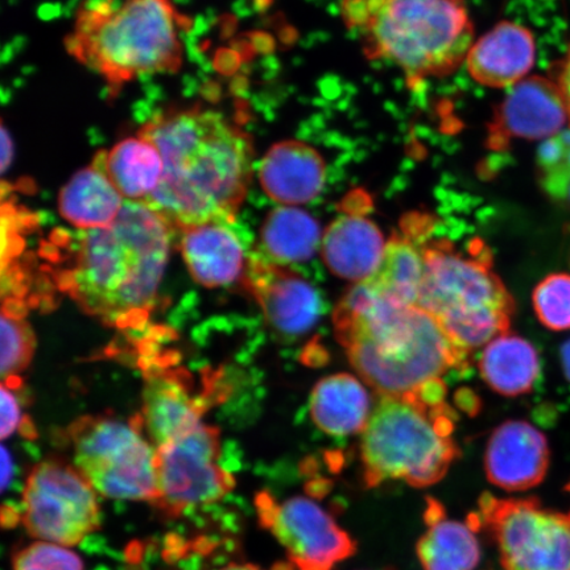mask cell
<instances>
[{"instance_id": "1", "label": "cell", "mask_w": 570, "mask_h": 570, "mask_svg": "<svg viewBox=\"0 0 570 570\" xmlns=\"http://www.w3.org/2000/svg\"><path fill=\"white\" fill-rule=\"evenodd\" d=\"M138 135L158 147L164 174L145 203L175 232L230 220L253 176L252 137L223 114L203 107L161 112Z\"/></svg>"}, {"instance_id": "2", "label": "cell", "mask_w": 570, "mask_h": 570, "mask_svg": "<svg viewBox=\"0 0 570 570\" xmlns=\"http://www.w3.org/2000/svg\"><path fill=\"white\" fill-rule=\"evenodd\" d=\"M174 233L145 203L126 202L111 226L81 230L60 240L66 256H46L56 287L85 313L119 330L139 327L154 308Z\"/></svg>"}, {"instance_id": "3", "label": "cell", "mask_w": 570, "mask_h": 570, "mask_svg": "<svg viewBox=\"0 0 570 570\" xmlns=\"http://www.w3.org/2000/svg\"><path fill=\"white\" fill-rule=\"evenodd\" d=\"M334 327L348 361L381 396H404L468 367L443 326L417 305L399 304L372 285L356 284L334 311Z\"/></svg>"}, {"instance_id": "4", "label": "cell", "mask_w": 570, "mask_h": 570, "mask_svg": "<svg viewBox=\"0 0 570 570\" xmlns=\"http://www.w3.org/2000/svg\"><path fill=\"white\" fill-rule=\"evenodd\" d=\"M341 17L368 59L411 82L454 73L474 45L465 0H342Z\"/></svg>"}, {"instance_id": "5", "label": "cell", "mask_w": 570, "mask_h": 570, "mask_svg": "<svg viewBox=\"0 0 570 570\" xmlns=\"http://www.w3.org/2000/svg\"><path fill=\"white\" fill-rule=\"evenodd\" d=\"M189 23L173 0H124L117 6L87 0L66 46L117 92L141 76L176 73L184 60L181 31Z\"/></svg>"}, {"instance_id": "6", "label": "cell", "mask_w": 570, "mask_h": 570, "mask_svg": "<svg viewBox=\"0 0 570 570\" xmlns=\"http://www.w3.org/2000/svg\"><path fill=\"white\" fill-rule=\"evenodd\" d=\"M425 274L417 306L436 318L448 336L470 353L508 333L514 298L493 271L483 244L459 252L446 240L424 245Z\"/></svg>"}, {"instance_id": "7", "label": "cell", "mask_w": 570, "mask_h": 570, "mask_svg": "<svg viewBox=\"0 0 570 570\" xmlns=\"http://www.w3.org/2000/svg\"><path fill=\"white\" fill-rule=\"evenodd\" d=\"M453 411L431 407L413 395L382 396L361 439L363 482L428 488L444 479L460 451L452 439Z\"/></svg>"}, {"instance_id": "8", "label": "cell", "mask_w": 570, "mask_h": 570, "mask_svg": "<svg viewBox=\"0 0 570 570\" xmlns=\"http://www.w3.org/2000/svg\"><path fill=\"white\" fill-rule=\"evenodd\" d=\"M141 425L140 416L130 423L87 416L70 425L75 466L98 495L153 505L158 499L156 452L142 438Z\"/></svg>"}, {"instance_id": "9", "label": "cell", "mask_w": 570, "mask_h": 570, "mask_svg": "<svg viewBox=\"0 0 570 570\" xmlns=\"http://www.w3.org/2000/svg\"><path fill=\"white\" fill-rule=\"evenodd\" d=\"M469 524L493 534L503 570H570V511L484 494Z\"/></svg>"}, {"instance_id": "10", "label": "cell", "mask_w": 570, "mask_h": 570, "mask_svg": "<svg viewBox=\"0 0 570 570\" xmlns=\"http://www.w3.org/2000/svg\"><path fill=\"white\" fill-rule=\"evenodd\" d=\"M21 522L35 539L76 547L101 527L98 493L76 466L46 460L28 475Z\"/></svg>"}, {"instance_id": "11", "label": "cell", "mask_w": 570, "mask_h": 570, "mask_svg": "<svg viewBox=\"0 0 570 570\" xmlns=\"http://www.w3.org/2000/svg\"><path fill=\"white\" fill-rule=\"evenodd\" d=\"M219 431L205 424L156 449L155 508L169 518H178L230 494L234 476L219 465Z\"/></svg>"}, {"instance_id": "12", "label": "cell", "mask_w": 570, "mask_h": 570, "mask_svg": "<svg viewBox=\"0 0 570 570\" xmlns=\"http://www.w3.org/2000/svg\"><path fill=\"white\" fill-rule=\"evenodd\" d=\"M259 520L274 534L297 570H334L356 553V541L330 512L306 497L277 502L256 498Z\"/></svg>"}, {"instance_id": "13", "label": "cell", "mask_w": 570, "mask_h": 570, "mask_svg": "<svg viewBox=\"0 0 570 570\" xmlns=\"http://www.w3.org/2000/svg\"><path fill=\"white\" fill-rule=\"evenodd\" d=\"M246 288L262 306L271 327L283 337L296 338L311 332L323 316L318 291L304 277L255 254L248 259Z\"/></svg>"}, {"instance_id": "14", "label": "cell", "mask_w": 570, "mask_h": 570, "mask_svg": "<svg viewBox=\"0 0 570 570\" xmlns=\"http://www.w3.org/2000/svg\"><path fill=\"white\" fill-rule=\"evenodd\" d=\"M146 387L142 392L141 423L156 446L169 443L197 425L210 404L191 389L185 370L169 367V362L142 356Z\"/></svg>"}, {"instance_id": "15", "label": "cell", "mask_w": 570, "mask_h": 570, "mask_svg": "<svg viewBox=\"0 0 570 570\" xmlns=\"http://www.w3.org/2000/svg\"><path fill=\"white\" fill-rule=\"evenodd\" d=\"M568 111L558 83L527 77L509 89L489 128V145L505 148L512 140L551 139L566 126Z\"/></svg>"}, {"instance_id": "16", "label": "cell", "mask_w": 570, "mask_h": 570, "mask_svg": "<svg viewBox=\"0 0 570 570\" xmlns=\"http://www.w3.org/2000/svg\"><path fill=\"white\" fill-rule=\"evenodd\" d=\"M550 462V444L544 433L522 420L499 425L484 454L489 482L510 493L539 487Z\"/></svg>"}, {"instance_id": "17", "label": "cell", "mask_w": 570, "mask_h": 570, "mask_svg": "<svg viewBox=\"0 0 570 570\" xmlns=\"http://www.w3.org/2000/svg\"><path fill=\"white\" fill-rule=\"evenodd\" d=\"M534 56L537 45L531 31L502 21L474 41L465 63L470 77L482 87L510 89L530 73Z\"/></svg>"}, {"instance_id": "18", "label": "cell", "mask_w": 570, "mask_h": 570, "mask_svg": "<svg viewBox=\"0 0 570 570\" xmlns=\"http://www.w3.org/2000/svg\"><path fill=\"white\" fill-rule=\"evenodd\" d=\"M386 245L380 227L365 212L347 209L327 227L321 253L334 275L361 283L376 274Z\"/></svg>"}, {"instance_id": "19", "label": "cell", "mask_w": 570, "mask_h": 570, "mask_svg": "<svg viewBox=\"0 0 570 570\" xmlns=\"http://www.w3.org/2000/svg\"><path fill=\"white\" fill-rule=\"evenodd\" d=\"M259 178L266 195L284 206L313 202L326 183V164L303 141L277 142L263 158Z\"/></svg>"}, {"instance_id": "20", "label": "cell", "mask_w": 570, "mask_h": 570, "mask_svg": "<svg viewBox=\"0 0 570 570\" xmlns=\"http://www.w3.org/2000/svg\"><path fill=\"white\" fill-rule=\"evenodd\" d=\"M230 220H214L183 232L181 253L194 279L205 287H226L246 275L245 245Z\"/></svg>"}, {"instance_id": "21", "label": "cell", "mask_w": 570, "mask_h": 570, "mask_svg": "<svg viewBox=\"0 0 570 570\" xmlns=\"http://www.w3.org/2000/svg\"><path fill=\"white\" fill-rule=\"evenodd\" d=\"M428 225L423 217H411L402 232L387 242L380 268L366 281L382 296L399 304L417 305L425 274L424 245L419 242L423 240Z\"/></svg>"}, {"instance_id": "22", "label": "cell", "mask_w": 570, "mask_h": 570, "mask_svg": "<svg viewBox=\"0 0 570 570\" xmlns=\"http://www.w3.org/2000/svg\"><path fill=\"white\" fill-rule=\"evenodd\" d=\"M124 199L101 164L95 159L62 188L59 209L62 218L78 229H102L118 218L126 203Z\"/></svg>"}, {"instance_id": "23", "label": "cell", "mask_w": 570, "mask_h": 570, "mask_svg": "<svg viewBox=\"0 0 570 570\" xmlns=\"http://www.w3.org/2000/svg\"><path fill=\"white\" fill-rule=\"evenodd\" d=\"M372 413L367 390L351 374L326 376L312 392L313 422L331 436H352L365 431Z\"/></svg>"}, {"instance_id": "24", "label": "cell", "mask_w": 570, "mask_h": 570, "mask_svg": "<svg viewBox=\"0 0 570 570\" xmlns=\"http://www.w3.org/2000/svg\"><path fill=\"white\" fill-rule=\"evenodd\" d=\"M428 525L416 546V554L424 570H474L480 564L481 547L475 530L445 517L436 501H430L425 511Z\"/></svg>"}, {"instance_id": "25", "label": "cell", "mask_w": 570, "mask_h": 570, "mask_svg": "<svg viewBox=\"0 0 570 570\" xmlns=\"http://www.w3.org/2000/svg\"><path fill=\"white\" fill-rule=\"evenodd\" d=\"M96 159L127 202H146L161 183V154L140 135L119 141L110 151L99 153Z\"/></svg>"}, {"instance_id": "26", "label": "cell", "mask_w": 570, "mask_h": 570, "mask_svg": "<svg viewBox=\"0 0 570 570\" xmlns=\"http://www.w3.org/2000/svg\"><path fill=\"white\" fill-rule=\"evenodd\" d=\"M480 370L490 389L504 396L529 394L540 375V358L529 341L504 333L483 348Z\"/></svg>"}, {"instance_id": "27", "label": "cell", "mask_w": 570, "mask_h": 570, "mask_svg": "<svg viewBox=\"0 0 570 570\" xmlns=\"http://www.w3.org/2000/svg\"><path fill=\"white\" fill-rule=\"evenodd\" d=\"M323 237L320 224L311 214L296 206H281L263 224L261 254L277 265L309 261Z\"/></svg>"}, {"instance_id": "28", "label": "cell", "mask_w": 570, "mask_h": 570, "mask_svg": "<svg viewBox=\"0 0 570 570\" xmlns=\"http://www.w3.org/2000/svg\"><path fill=\"white\" fill-rule=\"evenodd\" d=\"M26 305L21 298L6 297L2 309V381L4 386H20L19 374L30 365L35 337L24 320Z\"/></svg>"}, {"instance_id": "29", "label": "cell", "mask_w": 570, "mask_h": 570, "mask_svg": "<svg viewBox=\"0 0 570 570\" xmlns=\"http://www.w3.org/2000/svg\"><path fill=\"white\" fill-rule=\"evenodd\" d=\"M532 303L540 324L547 330L570 331V274L544 277L533 291Z\"/></svg>"}, {"instance_id": "30", "label": "cell", "mask_w": 570, "mask_h": 570, "mask_svg": "<svg viewBox=\"0 0 570 570\" xmlns=\"http://www.w3.org/2000/svg\"><path fill=\"white\" fill-rule=\"evenodd\" d=\"M538 169L541 188L562 202L570 187V130L544 140L538 153Z\"/></svg>"}, {"instance_id": "31", "label": "cell", "mask_w": 570, "mask_h": 570, "mask_svg": "<svg viewBox=\"0 0 570 570\" xmlns=\"http://www.w3.org/2000/svg\"><path fill=\"white\" fill-rule=\"evenodd\" d=\"M12 569L83 570V562L70 548L39 540L13 554Z\"/></svg>"}, {"instance_id": "32", "label": "cell", "mask_w": 570, "mask_h": 570, "mask_svg": "<svg viewBox=\"0 0 570 570\" xmlns=\"http://www.w3.org/2000/svg\"><path fill=\"white\" fill-rule=\"evenodd\" d=\"M21 425H31L23 423L18 399L13 395L12 389L2 386V439L10 438Z\"/></svg>"}, {"instance_id": "33", "label": "cell", "mask_w": 570, "mask_h": 570, "mask_svg": "<svg viewBox=\"0 0 570 570\" xmlns=\"http://www.w3.org/2000/svg\"><path fill=\"white\" fill-rule=\"evenodd\" d=\"M556 83H558L562 99H564L570 124V48L564 61L561 63L559 80Z\"/></svg>"}, {"instance_id": "34", "label": "cell", "mask_w": 570, "mask_h": 570, "mask_svg": "<svg viewBox=\"0 0 570 570\" xmlns=\"http://www.w3.org/2000/svg\"><path fill=\"white\" fill-rule=\"evenodd\" d=\"M2 146H3L2 168H3V173H4L7 167H9V163L11 161V158H12V145H11L9 135H7L6 128H3Z\"/></svg>"}, {"instance_id": "35", "label": "cell", "mask_w": 570, "mask_h": 570, "mask_svg": "<svg viewBox=\"0 0 570 570\" xmlns=\"http://www.w3.org/2000/svg\"><path fill=\"white\" fill-rule=\"evenodd\" d=\"M561 366L570 382V340L561 347Z\"/></svg>"}, {"instance_id": "36", "label": "cell", "mask_w": 570, "mask_h": 570, "mask_svg": "<svg viewBox=\"0 0 570 570\" xmlns=\"http://www.w3.org/2000/svg\"><path fill=\"white\" fill-rule=\"evenodd\" d=\"M2 463H3V466H2V487L6 488L7 487V482H9V480H10L11 469H12L11 459H10L9 452L6 451V448H3Z\"/></svg>"}, {"instance_id": "37", "label": "cell", "mask_w": 570, "mask_h": 570, "mask_svg": "<svg viewBox=\"0 0 570 570\" xmlns=\"http://www.w3.org/2000/svg\"><path fill=\"white\" fill-rule=\"evenodd\" d=\"M219 570H263L259 567L253 564H229Z\"/></svg>"}, {"instance_id": "38", "label": "cell", "mask_w": 570, "mask_h": 570, "mask_svg": "<svg viewBox=\"0 0 570 570\" xmlns=\"http://www.w3.org/2000/svg\"><path fill=\"white\" fill-rule=\"evenodd\" d=\"M561 203H566V204L570 205V187L568 188L567 194H566L564 198H562Z\"/></svg>"}, {"instance_id": "39", "label": "cell", "mask_w": 570, "mask_h": 570, "mask_svg": "<svg viewBox=\"0 0 570 570\" xmlns=\"http://www.w3.org/2000/svg\"><path fill=\"white\" fill-rule=\"evenodd\" d=\"M567 489L569 490V493H570V483L568 484V488H567Z\"/></svg>"}]
</instances>
